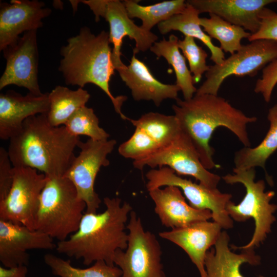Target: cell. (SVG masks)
I'll return each instance as SVG.
<instances>
[{"instance_id": "26", "label": "cell", "mask_w": 277, "mask_h": 277, "mask_svg": "<svg viewBox=\"0 0 277 277\" xmlns=\"http://www.w3.org/2000/svg\"><path fill=\"white\" fill-rule=\"evenodd\" d=\"M267 119L270 127L263 140L256 147H244L235 153L234 169H265L266 161L277 149V105L269 109Z\"/></svg>"}, {"instance_id": "16", "label": "cell", "mask_w": 277, "mask_h": 277, "mask_svg": "<svg viewBox=\"0 0 277 277\" xmlns=\"http://www.w3.org/2000/svg\"><path fill=\"white\" fill-rule=\"evenodd\" d=\"M51 10L37 0H12L0 4V50L15 43L23 32L37 31Z\"/></svg>"}, {"instance_id": "19", "label": "cell", "mask_w": 277, "mask_h": 277, "mask_svg": "<svg viewBox=\"0 0 277 277\" xmlns=\"http://www.w3.org/2000/svg\"><path fill=\"white\" fill-rule=\"evenodd\" d=\"M148 191L155 204L154 211L166 227L183 228L212 218L209 210L197 209L188 204L177 187L167 186Z\"/></svg>"}, {"instance_id": "8", "label": "cell", "mask_w": 277, "mask_h": 277, "mask_svg": "<svg viewBox=\"0 0 277 277\" xmlns=\"http://www.w3.org/2000/svg\"><path fill=\"white\" fill-rule=\"evenodd\" d=\"M277 59V42L258 39L243 45L219 65L209 66L205 73L206 80L197 89L196 94L217 95L223 82L232 75L254 76L270 63Z\"/></svg>"}, {"instance_id": "5", "label": "cell", "mask_w": 277, "mask_h": 277, "mask_svg": "<svg viewBox=\"0 0 277 277\" xmlns=\"http://www.w3.org/2000/svg\"><path fill=\"white\" fill-rule=\"evenodd\" d=\"M85 209V203L68 178L47 177L40 196L35 230L64 241L77 230Z\"/></svg>"}, {"instance_id": "12", "label": "cell", "mask_w": 277, "mask_h": 277, "mask_svg": "<svg viewBox=\"0 0 277 277\" xmlns=\"http://www.w3.org/2000/svg\"><path fill=\"white\" fill-rule=\"evenodd\" d=\"M88 5L94 13L96 22L101 16L109 25V41L112 44L111 60L115 70L123 67L121 56V47L124 37L128 36L135 41L133 53L150 49L158 37L151 31L137 26L127 13L123 3L118 0L79 1Z\"/></svg>"}, {"instance_id": "28", "label": "cell", "mask_w": 277, "mask_h": 277, "mask_svg": "<svg viewBox=\"0 0 277 277\" xmlns=\"http://www.w3.org/2000/svg\"><path fill=\"white\" fill-rule=\"evenodd\" d=\"M128 121L135 128L144 131L160 148L173 141L182 132L174 115L150 112L143 114L137 120L129 118Z\"/></svg>"}, {"instance_id": "1", "label": "cell", "mask_w": 277, "mask_h": 277, "mask_svg": "<svg viewBox=\"0 0 277 277\" xmlns=\"http://www.w3.org/2000/svg\"><path fill=\"white\" fill-rule=\"evenodd\" d=\"M172 106L183 132L194 146L203 166L208 170L219 168L213 160L210 141L214 131L223 127L231 131L244 147H251L247 125L255 116H248L224 98L211 94H195L189 100L178 98Z\"/></svg>"}, {"instance_id": "24", "label": "cell", "mask_w": 277, "mask_h": 277, "mask_svg": "<svg viewBox=\"0 0 277 277\" xmlns=\"http://www.w3.org/2000/svg\"><path fill=\"white\" fill-rule=\"evenodd\" d=\"M179 40L176 36L171 34L168 40L164 38L154 43L150 50L157 57L165 58L172 67L176 76L175 84L182 91L184 100H187L193 97L197 89L194 86L193 76L186 65V58L180 52Z\"/></svg>"}, {"instance_id": "13", "label": "cell", "mask_w": 277, "mask_h": 277, "mask_svg": "<svg viewBox=\"0 0 277 277\" xmlns=\"http://www.w3.org/2000/svg\"><path fill=\"white\" fill-rule=\"evenodd\" d=\"M133 165L141 170L145 166L152 169L167 167L178 175L192 176L211 189L217 188L221 179L219 175L205 168L191 141L182 131L173 141L143 159L133 161Z\"/></svg>"}, {"instance_id": "20", "label": "cell", "mask_w": 277, "mask_h": 277, "mask_svg": "<svg viewBox=\"0 0 277 277\" xmlns=\"http://www.w3.org/2000/svg\"><path fill=\"white\" fill-rule=\"evenodd\" d=\"M117 71L122 80L130 89L135 101H152L155 106H159L164 100L178 98L180 87L176 84H165L160 82L134 53L130 64L124 65Z\"/></svg>"}, {"instance_id": "4", "label": "cell", "mask_w": 277, "mask_h": 277, "mask_svg": "<svg viewBox=\"0 0 277 277\" xmlns=\"http://www.w3.org/2000/svg\"><path fill=\"white\" fill-rule=\"evenodd\" d=\"M109 32L92 33L87 27H82L78 34L69 38L67 44L60 51L62 58L59 71L66 84L83 88L87 84H94L110 99L115 112L124 120H128L122 112L125 95L114 96L110 90L109 82L115 73L113 65Z\"/></svg>"}, {"instance_id": "23", "label": "cell", "mask_w": 277, "mask_h": 277, "mask_svg": "<svg viewBox=\"0 0 277 277\" xmlns=\"http://www.w3.org/2000/svg\"><path fill=\"white\" fill-rule=\"evenodd\" d=\"M199 14L194 7L187 3L186 7L182 13L159 23L158 29L162 34L174 30L182 32L185 36L199 39L210 51V60L214 64H221L225 59V54L220 47L213 44L211 38L202 30Z\"/></svg>"}, {"instance_id": "37", "label": "cell", "mask_w": 277, "mask_h": 277, "mask_svg": "<svg viewBox=\"0 0 277 277\" xmlns=\"http://www.w3.org/2000/svg\"><path fill=\"white\" fill-rule=\"evenodd\" d=\"M28 268L26 265L12 268L0 267V277H26Z\"/></svg>"}, {"instance_id": "31", "label": "cell", "mask_w": 277, "mask_h": 277, "mask_svg": "<svg viewBox=\"0 0 277 277\" xmlns=\"http://www.w3.org/2000/svg\"><path fill=\"white\" fill-rule=\"evenodd\" d=\"M64 126L72 135H86L94 141L108 140L110 135L99 125V120L92 108L83 106L77 110Z\"/></svg>"}, {"instance_id": "34", "label": "cell", "mask_w": 277, "mask_h": 277, "mask_svg": "<svg viewBox=\"0 0 277 277\" xmlns=\"http://www.w3.org/2000/svg\"><path fill=\"white\" fill-rule=\"evenodd\" d=\"M260 27L248 40L251 42L258 39H269L277 42V13L265 7L260 14Z\"/></svg>"}, {"instance_id": "22", "label": "cell", "mask_w": 277, "mask_h": 277, "mask_svg": "<svg viewBox=\"0 0 277 277\" xmlns=\"http://www.w3.org/2000/svg\"><path fill=\"white\" fill-rule=\"evenodd\" d=\"M230 238L223 231L214 245V248L208 250L205 260L207 277H244L240 267L244 263L256 266L261 258L254 249L242 250L240 254L232 252L229 247Z\"/></svg>"}, {"instance_id": "29", "label": "cell", "mask_w": 277, "mask_h": 277, "mask_svg": "<svg viewBox=\"0 0 277 277\" xmlns=\"http://www.w3.org/2000/svg\"><path fill=\"white\" fill-rule=\"evenodd\" d=\"M200 23L211 38L217 39L220 48L231 54L241 49V41L248 38L251 33L240 26L232 24L214 14H209V18L201 17Z\"/></svg>"}, {"instance_id": "25", "label": "cell", "mask_w": 277, "mask_h": 277, "mask_svg": "<svg viewBox=\"0 0 277 277\" xmlns=\"http://www.w3.org/2000/svg\"><path fill=\"white\" fill-rule=\"evenodd\" d=\"M49 108L46 113L49 122L54 126H64L79 108L85 106L90 98L83 88L72 90L57 86L49 93Z\"/></svg>"}, {"instance_id": "32", "label": "cell", "mask_w": 277, "mask_h": 277, "mask_svg": "<svg viewBox=\"0 0 277 277\" xmlns=\"http://www.w3.org/2000/svg\"><path fill=\"white\" fill-rule=\"evenodd\" d=\"M159 148V146L144 131L135 128L132 136L120 145L118 151L125 158L135 161L150 155Z\"/></svg>"}, {"instance_id": "2", "label": "cell", "mask_w": 277, "mask_h": 277, "mask_svg": "<svg viewBox=\"0 0 277 277\" xmlns=\"http://www.w3.org/2000/svg\"><path fill=\"white\" fill-rule=\"evenodd\" d=\"M79 137L64 126H54L46 113L26 120L10 141L8 152L13 167H30L47 177L64 176L75 157Z\"/></svg>"}, {"instance_id": "9", "label": "cell", "mask_w": 277, "mask_h": 277, "mask_svg": "<svg viewBox=\"0 0 277 277\" xmlns=\"http://www.w3.org/2000/svg\"><path fill=\"white\" fill-rule=\"evenodd\" d=\"M146 177L148 180V191L163 186L177 187L182 190L191 206L200 210H209L213 221L222 229L233 227V221L226 210L227 205L231 201V194L223 193L217 188L211 189L182 178L167 167L152 169L146 173Z\"/></svg>"}, {"instance_id": "30", "label": "cell", "mask_w": 277, "mask_h": 277, "mask_svg": "<svg viewBox=\"0 0 277 277\" xmlns=\"http://www.w3.org/2000/svg\"><path fill=\"white\" fill-rule=\"evenodd\" d=\"M45 264L52 273L59 277H121L122 270L114 266L98 261L92 266L81 269L75 267L69 260H65L55 255L47 253L44 256Z\"/></svg>"}, {"instance_id": "17", "label": "cell", "mask_w": 277, "mask_h": 277, "mask_svg": "<svg viewBox=\"0 0 277 277\" xmlns=\"http://www.w3.org/2000/svg\"><path fill=\"white\" fill-rule=\"evenodd\" d=\"M48 92L26 95L9 90L0 94V138L10 140L21 131L28 118L47 113L49 108Z\"/></svg>"}, {"instance_id": "3", "label": "cell", "mask_w": 277, "mask_h": 277, "mask_svg": "<svg viewBox=\"0 0 277 277\" xmlns=\"http://www.w3.org/2000/svg\"><path fill=\"white\" fill-rule=\"evenodd\" d=\"M104 203L106 209L101 213L85 212L77 230L57 243L58 253L82 259L87 266L98 261L114 266L115 252L128 246L125 224L132 208L127 202L122 205L118 197H106Z\"/></svg>"}, {"instance_id": "36", "label": "cell", "mask_w": 277, "mask_h": 277, "mask_svg": "<svg viewBox=\"0 0 277 277\" xmlns=\"http://www.w3.org/2000/svg\"><path fill=\"white\" fill-rule=\"evenodd\" d=\"M13 180V166L8 150L0 147V201L9 193Z\"/></svg>"}, {"instance_id": "7", "label": "cell", "mask_w": 277, "mask_h": 277, "mask_svg": "<svg viewBox=\"0 0 277 277\" xmlns=\"http://www.w3.org/2000/svg\"><path fill=\"white\" fill-rule=\"evenodd\" d=\"M126 228L127 247L125 251L117 250L113 259L122 271L121 277H166L161 263L160 244L154 234L145 231L134 211L130 212Z\"/></svg>"}, {"instance_id": "27", "label": "cell", "mask_w": 277, "mask_h": 277, "mask_svg": "<svg viewBox=\"0 0 277 277\" xmlns=\"http://www.w3.org/2000/svg\"><path fill=\"white\" fill-rule=\"evenodd\" d=\"M138 1L125 0L123 3L129 17L138 18L142 21L141 26L144 30L150 31L156 24L182 13L187 6L184 0H171L157 3L149 6H142Z\"/></svg>"}, {"instance_id": "10", "label": "cell", "mask_w": 277, "mask_h": 277, "mask_svg": "<svg viewBox=\"0 0 277 277\" xmlns=\"http://www.w3.org/2000/svg\"><path fill=\"white\" fill-rule=\"evenodd\" d=\"M47 176L33 168L13 167V180L7 195L0 201V220L35 230L40 196Z\"/></svg>"}, {"instance_id": "15", "label": "cell", "mask_w": 277, "mask_h": 277, "mask_svg": "<svg viewBox=\"0 0 277 277\" xmlns=\"http://www.w3.org/2000/svg\"><path fill=\"white\" fill-rule=\"evenodd\" d=\"M56 246L44 232L0 220V261L6 268L27 266L29 250H52Z\"/></svg>"}, {"instance_id": "14", "label": "cell", "mask_w": 277, "mask_h": 277, "mask_svg": "<svg viewBox=\"0 0 277 277\" xmlns=\"http://www.w3.org/2000/svg\"><path fill=\"white\" fill-rule=\"evenodd\" d=\"M37 31L25 32L2 51L6 60L0 78V90L11 85L24 87L36 95L43 94L37 78L38 52Z\"/></svg>"}, {"instance_id": "6", "label": "cell", "mask_w": 277, "mask_h": 277, "mask_svg": "<svg viewBox=\"0 0 277 277\" xmlns=\"http://www.w3.org/2000/svg\"><path fill=\"white\" fill-rule=\"evenodd\" d=\"M228 184L240 183L245 188L246 193L242 201L235 205L232 201L226 207L229 216L233 221L245 222L250 218L254 220V231L251 240L242 246L231 245L232 249H254L260 246L271 232L272 224L275 221L273 215L277 210V205L270 203L275 195L273 191L265 192L263 180L255 182V170L252 168L239 170L233 168V173L222 177Z\"/></svg>"}, {"instance_id": "18", "label": "cell", "mask_w": 277, "mask_h": 277, "mask_svg": "<svg viewBox=\"0 0 277 277\" xmlns=\"http://www.w3.org/2000/svg\"><path fill=\"white\" fill-rule=\"evenodd\" d=\"M222 229L214 221H204L187 227L161 232L159 235L182 248L197 267L201 277H207L205 267L206 253L215 244Z\"/></svg>"}, {"instance_id": "35", "label": "cell", "mask_w": 277, "mask_h": 277, "mask_svg": "<svg viewBox=\"0 0 277 277\" xmlns=\"http://www.w3.org/2000/svg\"><path fill=\"white\" fill-rule=\"evenodd\" d=\"M277 84V59L265 66L262 70V74L255 83L254 91L260 93L266 102H269L272 91Z\"/></svg>"}, {"instance_id": "21", "label": "cell", "mask_w": 277, "mask_h": 277, "mask_svg": "<svg viewBox=\"0 0 277 277\" xmlns=\"http://www.w3.org/2000/svg\"><path fill=\"white\" fill-rule=\"evenodd\" d=\"M186 2L194 7L200 14H214L253 34L260 27V14L263 9L277 1L188 0Z\"/></svg>"}, {"instance_id": "11", "label": "cell", "mask_w": 277, "mask_h": 277, "mask_svg": "<svg viewBox=\"0 0 277 277\" xmlns=\"http://www.w3.org/2000/svg\"><path fill=\"white\" fill-rule=\"evenodd\" d=\"M116 144L114 139L80 140L77 147L80 152L64 175L73 183L78 197L85 203L86 212L96 213L100 207L101 200L94 190L95 180L101 168L110 164L107 156Z\"/></svg>"}, {"instance_id": "33", "label": "cell", "mask_w": 277, "mask_h": 277, "mask_svg": "<svg viewBox=\"0 0 277 277\" xmlns=\"http://www.w3.org/2000/svg\"><path fill=\"white\" fill-rule=\"evenodd\" d=\"M178 46L188 62L190 71L193 74L194 84L199 83L203 74L209 68L206 63L207 53L196 44L194 38L190 36L179 39Z\"/></svg>"}]
</instances>
